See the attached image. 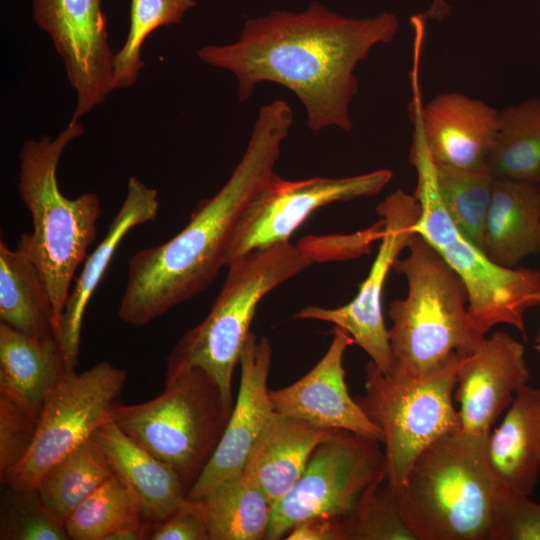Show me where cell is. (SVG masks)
<instances>
[{
  "mask_svg": "<svg viewBox=\"0 0 540 540\" xmlns=\"http://www.w3.org/2000/svg\"><path fill=\"white\" fill-rule=\"evenodd\" d=\"M458 355L436 371L413 378L365 365V394L355 400L383 435L387 477L398 492L417 456L433 441L460 427L454 407Z\"/></svg>",
  "mask_w": 540,
  "mask_h": 540,
  "instance_id": "cell-9",
  "label": "cell"
},
{
  "mask_svg": "<svg viewBox=\"0 0 540 540\" xmlns=\"http://www.w3.org/2000/svg\"><path fill=\"white\" fill-rule=\"evenodd\" d=\"M33 17L51 38L76 94L73 120L100 105L114 90L115 53L101 0H33Z\"/></svg>",
  "mask_w": 540,
  "mask_h": 540,
  "instance_id": "cell-14",
  "label": "cell"
},
{
  "mask_svg": "<svg viewBox=\"0 0 540 540\" xmlns=\"http://www.w3.org/2000/svg\"><path fill=\"white\" fill-rule=\"evenodd\" d=\"M0 321L26 335L57 337L52 302L34 263L0 241Z\"/></svg>",
  "mask_w": 540,
  "mask_h": 540,
  "instance_id": "cell-25",
  "label": "cell"
},
{
  "mask_svg": "<svg viewBox=\"0 0 540 540\" xmlns=\"http://www.w3.org/2000/svg\"><path fill=\"white\" fill-rule=\"evenodd\" d=\"M151 526L132 492L115 474L65 520L73 540H143L148 539Z\"/></svg>",
  "mask_w": 540,
  "mask_h": 540,
  "instance_id": "cell-26",
  "label": "cell"
},
{
  "mask_svg": "<svg viewBox=\"0 0 540 540\" xmlns=\"http://www.w3.org/2000/svg\"><path fill=\"white\" fill-rule=\"evenodd\" d=\"M272 349L252 332L242 349L240 387L230 419L211 459L186 498L203 499L223 480L243 471L251 449L274 412L268 389Z\"/></svg>",
  "mask_w": 540,
  "mask_h": 540,
  "instance_id": "cell-15",
  "label": "cell"
},
{
  "mask_svg": "<svg viewBox=\"0 0 540 540\" xmlns=\"http://www.w3.org/2000/svg\"><path fill=\"white\" fill-rule=\"evenodd\" d=\"M306 241L298 245L276 243L230 262L209 313L179 339L168 355L165 380L199 368L216 382L226 401L234 402L233 371L260 301L316 261L333 259L325 238Z\"/></svg>",
  "mask_w": 540,
  "mask_h": 540,
  "instance_id": "cell-4",
  "label": "cell"
},
{
  "mask_svg": "<svg viewBox=\"0 0 540 540\" xmlns=\"http://www.w3.org/2000/svg\"><path fill=\"white\" fill-rule=\"evenodd\" d=\"M499 111L458 92L441 93L420 108L429 153L436 164L485 170Z\"/></svg>",
  "mask_w": 540,
  "mask_h": 540,
  "instance_id": "cell-18",
  "label": "cell"
},
{
  "mask_svg": "<svg viewBox=\"0 0 540 540\" xmlns=\"http://www.w3.org/2000/svg\"><path fill=\"white\" fill-rule=\"evenodd\" d=\"M38 421L18 404L0 395V481L25 457Z\"/></svg>",
  "mask_w": 540,
  "mask_h": 540,
  "instance_id": "cell-34",
  "label": "cell"
},
{
  "mask_svg": "<svg viewBox=\"0 0 540 540\" xmlns=\"http://www.w3.org/2000/svg\"><path fill=\"white\" fill-rule=\"evenodd\" d=\"M234 402L199 368L165 380L157 397L139 404L116 403L114 423L151 455L176 470L187 491L219 444Z\"/></svg>",
  "mask_w": 540,
  "mask_h": 540,
  "instance_id": "cell-8",
  "label": "cell"
},
{
  "mask_svg": "<svg viewBox=\"0 0 540 540\" xmlns=\"http://www.w3.org/2000/svg\"><path fill=\"white\" fill-rule=\"evenodd\" d=\"M399 26L391 12L352 18L313 1L301 12L275 10L248 19L237 41L203 46L197 56L235 76L239 101H247L259 83H276L303 104L311 131L349 132L355 68L375 46L392 41Z\"/></svg>",
  "mask_w": 540,
  "mask_h": 540,
  "instance_id": "cell-1",
  "label": "cell"
},
{
  "mask_svg": "<svg viewBox=\"0 0 540 540\" xmlns=\"http://www.w3.org/2000/svg\"><path fill=\"white\" fill-rule=\"evenodd\" d=\"M539 305H540V294H539ZM538 342H540V324H539L538 331L535 338V343H538Z\"/></svg>",
  "mask_w": 540,
  "mask_h": 540,
  "instance_id": "cell-38",
  "label": "cell"
},
{
  "mask_svg": "<svg viewBox=\"0 0 540 540\" xmlns=\"http://www.w3.org/2000/svg\"><path fill=\"white\" fill-rule=\"evenodd\" d=\"M158 209V191L131 176L122 205L102 241L84 260L65 304L57 339L69 368L77 366L84 314L114 252L130 230L155 219Z\"/></svg>",
  "mask_w": 540,
  "mask_h": 540,
  "instance_id": "cell-19",
  "label": "cell"
},
{
  "mask_svg": "<svg viewBox=\"0 0 540 540\" xmlns=\"http://www.w3.org/2000/svg\"><path fill=\"white\" fill-rule=\"evenodd\" d=\"M489 434L457 427L414 460L398 494L417 540H494L504 489L488 459Z\"/></svg>",
  "mask_w": 540,
  "mask_h": 540,
  "instance_id": "cell-3",
  "label": "cell"
},
{
  "mask_svg": "<svg viewBox=\"0 0 540 540\" xmlns=\"http://www.w3.org/2000/svg\"><path fill=\"white\" fill-rule=\"evenodd\" d=\"M407 250L392 267L406 279L407 295L389 304L388 338L391 370L419 378L471 354L485 337L474 329L465 285L440 254L418 233Z\"/></svg>",
  "mask_w": 540,
  "mask_h": 540,
  "instance_id": "cell-6",
  "label": "cell"
},
{
  "mask_svg": "<svg viewBox=\"0 0 540 540\" xmlns=\"http://www.w3.org/2000/svg\"><path fill=\"white\" fill-rule=\"evenodd\" d=\"M1 501V540H67L65 522L43 503L37 488L8 486Z\"/></svg>",
  "mask_w": 540,
  "mask_h": 540,
  "instance_id": "cell-33",
  "label": "cell"
},
{
  "mask_svg": "<svg viewBox=\"0 0 540 540\" xmlns=\"http://www.w3.org/2000/svg\"><path fill=\"white\" fill-rule=\"evenodd\" d=\"M331 431L274 410L249 453L243 473L274 506L291 490L317 445Z\"/></svg>",
  "mask_w": 540,
  "mask_h": 540,
  "instance_id": "cell-20",
  "label": "cell"
},
{
  "mask_svg": "<svg viewBox=\"0 0 540 540\" xmlns=\"http://www.w3.org/2000/svg\"><path fill=\"white\" fill-rule=\"evenodd\" d=\"M283 100L259 108L246 150L225 184L199 202L186 226L166 242L128 260L118 316L143 326L203 292L225 267L227 251L244 210L276 174L281 145L293 123Z\"/></svg>",
  "mask_w": 540,
  "mask_h": 540,
  "instance_id": "cell-2",
  "label": "cell"
},
{
  "mask_svg": "<svg viewBox=\"0 0 540 540\" xmlns=\"http://www.w3.org/2000/svg\"><path fill=\"white\" fill-rule=\"evenodd\" d=\"M535 349H536L537 352L540 354V342L535 343Z\"/></svg>",
  "mask_w": 540,
  "mask_h": 540,
  "instance_id": "cell-39",
  "label": "cell"
},
{
  "mask_svg": "<svg viewBox=\"0 0 540 540\" xmlns=\"http://www.w3.org/2000/svg\"><path fill=\"white\" fill-rule=\"evenodd\" d=\"M195 5L194 0H131L128 35L114 58V90L136 82L144 67L141 50L145 39L161 26L179 23Z\"/></svg>",
  "mask_w": 540,
  "mask_h": 540,
  "instance_id": "cell-32",
  "label": "cell"
},
{
  "mask_svg": "<svg viewBox=\"0 0 540 540\" xmlns=\"http://www.w3.org/2000/svg\"><path fill=\"white\" fill-rule=\"evenodd\" d=\"M68 368L57 337H32L0 324V395L32 417L39 420L46 395Z\"/></svg>",
  "mask_w": 540,
  "mask_h": 540,
  "instance_id": "cell-24",
  "label": "cell"
},
{
  "mask_svg": "<svg viewBox=\"0 0 540 540\" xmlns=\"http://www.w3.org/2000/svg\"><path fill=\"white\" fill-rule=\"evenodd\" d=\"M483 251L507 268L540 253V182L495 178Z\"/></svg>",
  "mask_w": 540,
  "mask_h": 540,
  "instance_id": "cell-23",
  "label": "cell"
},
{
  "mask_svg": "<svg viewBox=\"0 0 540 540\" xmlns=\"http://www.w3.org/2000/svg\"><path fill=\"white\" fill-rule=\"evenodd\" d=\"M84 132L79 121L71 119L54 138L24 142L18 155V193L30 212L32 232L23 233L15 248L34 263L44 281L57 333L75 272L96 238L102 213L95 192L70 199L58 185L61 156Z\"/></svg>",
  "mask_w": 540,
  "mask_h": 540,
  "instance_id": "cell-5",
  "label": "cell"
},
{
  "mask_svg": "<svg viewBox=\"0 0 540 540\" xmlns=\"http://www.w3.org/2000/svg\"><path fill=\"white\" fill-rule=\"evenodd\" d=\"M380 441L332 430L313 451L291 490L272 507L266 539L279 540L298 523L316 517L341 521L362 494L387 476Z\"/></svg>",
  "mask_w": 540,
  "mask_h": 540,
  "instance_id": "cell-11",
  "label": "cell"
},
{
  "mask_svg": "<svg viewBox=\"0 0 540 540\" xmlns=\"http://www.w3.org/2000/svg\"><path fill=\"white\" fill-rule=\"evenodd\" d=\"M494 540H540V504L504 490L497 502Z\"/></svg>",
  "mask_w": 540,
  "mask_h": 540,
  "instance_id": "cell-35",
  "label": "cell"
},
{
  "mask_svg": "<svg viewBox=\"0 0 540 540\" xmlns=\"http://www.w3.org/2000/svg\"><path fill=\"white\" fill-rule=\"evenodd\" d=\"M149 540H210L202 500L185 499L165 520L151 526Z\"/></svg>",
  "mask_w": 540,
  "mask_h": 540,
  "instance_id": "cell-36",
  "label": "cell"
},
{
  "mask_svg": "<svg viewBox=\"0 0 540 540\" xmlns=\"http://www.w3.org/2000/svg\"><path fill=\"white\" fill-rule=\"evenodd\" d=\"M126 378L124 369L108 361L80 373L66 369L46 395L28 452L1 483L14 489L37 488L51 467L111 419Z\"/></svg>",
  "mask_w": 540,
  "mask_h": 540,
  "instance_id": "cell-10",
  "label": "cell"
},
{
  "mask_svg": "<svg viewBox=\"0 0 540 540\" xmlns=\"http://www.w3.org/2000/svg\"><path fill=\"white\" fill-rule=\"evenodd\" d=\"M486 170L494 178L540 182V98L499 111Z\"/></svg>",
  "mask_w": 540,
  "mask_h": 540,
  "instance_id": "cell-27",
  "label": "cell"
},
{
  "mask_svg": "<svg viewBox=\"0 0 540 540\" xmlns=\"http://www.w3.org/2000/svg\"><path fill=\"white\" fill-rule=\"evenodd\" d=\"M113 474L104 449L91 437L51 467L37 489L45 506L65 522Z\"/></svg>",
  "mask_w": 540,
  "mask_h": 540,
  "instance_id": "cell-29",
  "label": "cell"
},
{
  "mask_svg": "<svg viewBox=\"0 0 540 540\" xmlns=\"http://www.w3.org/2000/svg\"><path fill=\"white\" fill-rule=\"evenodd\" d=\"M490 466L501 487L530 496L540 475V389L518 390L487 442Z\"/></svg>",
  "mask_w": 540,
  "mask_h": 540,
  "instance_id": "cell-22",
  "label": "cell"
},
{
  "mask_svg": "<svg viewBox=\"0 0 540 540\" xmlns=\"http://www.w3.org/2000/svg\"><path fill=\"white\" fill-rule=\"evenodd\" d=\"M353 343L345 330L334 326L332 341L318 363L298 381L270 390L274 410L319 428L346 430L383 442L379 428L347 389L343 358Z\"/></svg>",
  "mask_w": 540,
  "mask_h": 540,
  "instance_id": "cell-17",
  "label": "cell"
},
{
  "mask_svg": "<svg viewBox=\"0 0 540 540\" xmlns=\"http://www.w3.org/2000/svg\"><path fill=\"white\" fill-rule=\"evenodd\" d=\"M92 437L102 446L114 474L132 492L150 524L165 520L186 499L187 488L176 470L138 445L112 419Z\"/></svg>",
  "mask_w": 540,
  "mask_h": 540,
  "instance_id": "cell-21",
  "label": "cell"
},
{
  "mask_svg": "<svg viewBox=\"0 0 540 540\" xmlns=\"http://www.w3.org/2000/svg\"><path fill=\"white\" fill-rule=\"evenodd\" d=\"M418 112L411 114L413 137L409 161L420 204L415 232L421 235L459 276L468 292V312L482 337L496 325L508 324L525 336V312L539 305L540 271L507 268L491 261L449 217L436 180L435 163L427 148Z\"/></svg>",
  "mask_w": 540,
  "mask_h": 540,
  "instance_id": "cell-7",
  "label": "cell"
},
{
  "mask_svg": "<svg viewBox=\"0 0 540 540\" xmlns=\"http://www.w3.org/2000/svg\"><path fill=\"white\" fill-rule=\"evenodd\" d=\"M383 231L376 257L356 296L337 308L307 306L296 319L326 321L345 330L383 372L392 369L388 329L383 316V291L389 271L416 235L420 204L414 194L398 189L377 205Z\"/></svg>",
  "mask_w": 540,
  "mask_h": 540,
  "instance_id": "cell-13",
  "label": "cell"
},
{
  "mask_svg": "<svg viewBox=\"0 0 540 540\" xmlns=\"http://www.w3.org/2000/svg\"><path fill=\"white\" fill-rule=\"evenodd\" d=\"M443 205L454 224L483 249L484 230L495 178L485 170H467L435 163Z\"/></svg>",
  "mask_w": 540,
  "mask_h": 540,
  "instance_id": "cell-30",
  "label": "cell"
},
{
  "mask_svg": "<svg viewBox=\"0 0 540 540\" xmlns=\"http://www.w3.org/2000/svg\"><path fill=\"white\" fill-rule=\"evenodd\" d=\"M339 540H417L387 476L370 486L350 515L339 521Z\"/></svg>",
  "mask_w": 540,
  "mask_h": 540,
  "instance_id": "cell-31",
  "label": "cell"
},
{
  "mask_svg": "<svg viewBox=\"0 0 540 540\" xmlns=\"http://www.w3.org/2000/svg\"><path fill=\"white\" fill-rule=\"evenodd\" d=\"M529 379L520 341L502 331L485 336L458 368L454 400L459 404L460 427L472 433L490 432Z\"/></svg>",
  "mask_w": 540,
  "mask_h": 540,
  "instance_id": "cell-16",
  "label": "cell"
},
{
  "mask_svg": "<svg viewBox=\"0 0 540 540\" xmlns=\"http://www.w3.org/2000/svg\"><path fill=\"white\" fill-rule=\"evenodd\" d=\"M393 177L389 169L346 177L286 180L275 174L244 210L232 236L225 267L253 250L289 241L317 209L379 194Z\"/></svg>",
  "mask_w": 540,
  "mask_h": 540,
  "instance_id": "cell-12",
  "label": "cell"
},
{
  "mask_svg": "<svg viewBox=\"0 0 540 540\" xmlns=\"http://www.w3.org/2000/svg\"><path fill=\"white\" fill-rule=\"evenodd\" d=\"M201 500L210 540L266 539L273 506L243 471L220 482Z\"/></svg>",
  "mask_w": 540,
  "mask_h": 540,
  "instance_id": "cell-28",
  "label": "cell"
},
{
  "mask_svg": "<svg viewBox=\"0 0 540 540\" xmlns=\"http://www.w3.org/2000/svg\"><path fill=\"white\" fill-rule=\"evenodd\" d=\"M287 540H339V521L316 517L296 524Z\"/></svg>",
  "mask_w": 540,
  "mask_h": 540,
  "instance_id": "cell-37",
  "label": "cell"
}]
</instances>
